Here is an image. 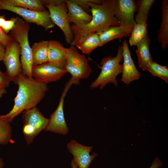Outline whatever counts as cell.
<instances>
[{
    "mask_svg": "<svg viewBox=\"0 0 168 168\" xmlns=\"http://www.w3.org/2000/svg\"><path fill=\"white\" fill-rule=\"evenodd\" d=\"M100 40L97 33H90L81 38L75 44L76 46L85 54H89L99 47Z\"/></svg>",
    "mask_w": 168,
    "mask_h": 168,
    "instance_id": "44dd1931",
    "label": "cell"
},
{
    "mask_svg": "<svg viewBox=\"0 0 168 168\" xmlns=\"http://www.w3.org/2000/svg\"><path fill=\"white\" fill-rule=\"evenodd\" d=\"M89 6L92 14L91 22L82 26H70L73 40L70 44L75 46L82 37L91 33H98L112 26L120 25L119 20L111 12L105 0H93Z\"/></svg>",
    "mask_w": 168,
    "mask_h": 168,
    "instance_id": "7a4b0ae2",
    "label": "cell"
},
{
    "mask_svg": "<svg viewBox=\"0 0 168 168\" xmlns=\"http://www.w3.org/2000/svg\"><path fill=\"white\" fill-rule=\"evenodd\" d=\"M12 136V128L10 123L2 119L0 115V145L8 144Z\"/></svg>",
    "mask_w": 168,
    "mask_h": 168,
    "instance_id": "d4e9b609",
    "label": "cell"
},
{
    "mask_svg": "<svg viewBox=\"0 0 168 168\" xmlns=\"http://www.w3.org/2000/svg\"><path fill=\"white\" fill-rule=\"evenodd\" d=\"M29 28L28 23L18 17L15 26L11 31L10 36L18 43L21 48L20 61L22 73L28 78H33L32 51L28 38Z\"/></svg>",
    "mask_w": 168,
    "mask_h": 168,
    "instance_id": "3957f363",
    "label": "cell"
},
{
    "mask_svg": "<svg viewBox=\"0 0 168 168\" xmlns=\"http://www.w3.org/2000/svg\"><path fill=\"white\" fill-rule=\"evenodd\" d=\"M5 49L6 47L0 43V61L3 60Z\"/></svg>",
    "mask_w": 168,
    "mask_h": 168,
    "instance_id": "1f68e13d",
    "label": "cell"
},
{
    "mask_svg": "<svg viewBox=\"0 0 168 168\" xmlns=\"http://www.w3.org/2000/svg\"><path fill=\"white\" fill-rule=\"evenodd\" d=\"M42 0L44 7L48 9L53 22L63 32L66 42L71 44L73 40V34L67 18L68 9L65 0Z\"/></svg>",
    "mask_w": 168,
    "mask_h": 168,
    "instance_id": "8992f818",
    "label": "cell"
},
{
    "mask_svg": "<svg viewBox=\"0 0 168 168\" xmlns=\"http://www.w3.org/2000/svg\"><path fill=\"white\" fill-rule=\"evenodd\" d=\"M49 41L42 40L35 43L31 47L33 66L48 61Z\"/></svg>",
    "mask_w": 168,
    "mask_h": 168,
    "instance_id": "ffe728a7",
    "label": "cell"
},
{
    "mask_svg": "<svg viewBox=\"0 0 168 168\" xmlns=\"http://www.w3.org/2000/svg\"><path fill=\"white\" fill-rule=\"evenodd\" d=\"M21 52L19 44L12 38L10 43L6 48L2 60L6 68L5 74L11 82H14L17 77L22 72L20 59Z\"/></svg>",
    "mask_w": 168,
    "mask_h": 168,
    "instance_id": "8fae6325",
    "label": "cell"
},
{
    "mask_svg": "<svg viewBox=\"0 0 168 168\" xmlns=\"http://www.w3.org/2000/svg\"><path fill=\"white\" fill-rule=\"evenodd\" d=\"M68 72L66 70L57 67L48 62L33 66L32 69L33 78L46 84L60 79Z\"/></svg>",
    "mask_w": 168,
    "mask_h": 168,
    "instance_id": "7c38bea8",
    "label": "cell"
},
{
    "mask_svg": "<svg viewBox=\"0 0 168 168\" xmlns=\"http://www.w3.org/2000/svg\"><path fill=\"white\" fill-rule=\"evenodd\" d=\"M22 119L23 135L28 145L31 143L35 137L44 130L49 121L36 107L24 111Z\"/></svg>",
    "mask_w": 168,
    "mask_h": 168,
    "instance_id": "5b68a950",
    "label": "cell"
},
{
    "mask_svg": "<svg viewBox=\"0 0 168 168\" xmlns=\"http://www.w3.org/2000/svg\"><path fill=\"white\" fill-rule=\"evenodd\" d=\"M122 46L124 62L122 64L123 74L121 81L128 85L131 82L138 80L141 75L131 58L128 44L126 40L123 41Z\"/></svg>",
    "mask_w": 168,
    "mask_h": 168,
    "instance_id": "5bb4252c",
    "label": "cell"
},
{
    "mask_svg": "<svg viewBox=\"0 0 168 168\" xmlns=\"http://www.w3.org/2000/svg\"><path fill=\"white\" fill-rule=\"evenodd\" d=\"M77 85L76 82L71 78L66 84L57 107L50 115L48 125L44 129L45 131L66 135L69 132V128L66 123L63 109L64 98L71 86Z\"/></svg>",
    "mask_w": 168,
    "mask_h": 168,
    "instance_id": "9c48e42d",
    "label": "cell"
},
{
    "mask_svg": "<svg viewBox=\"0 0 168 168\" xmlns=\"http://www.w3.org/2000/svg\"><path fill=\"white\" fill-rule=\"evenodd\" d=\"M134 25L111 26L100 32L97 33L99 35L101 47L113 39L128 36L131 35Z\"/></svg>",
    "mask_w": 168,
    "mask_h": 168,
    "instance_id": "e0dca14e",
    "label": "cell"
},
{
    "mask_svg": "<svg viewBox=\"0 0 168 168\" xmlns=\"http://www.w3.org/2000/svg\"><path fill=\"white\" fill-rule=\"evenodd\" d=\"M67 148L73 156V159L77 164L78 168H88L93 160L98 154L90 152L92 150V146H85L74 140H72L67 144Z\"/></svg>",
    "mask_w": 168,
    "mask_h": 168,
    "instance_id": "4fadbf2b",
    "label": "cell"
},
{
    "mask_svg": "<svg viewBox=\"0 0 168 168\" xmlns=\"http://www.w3.org/2000/svg\"><path fill=\"white\" fill-rule=\"evenodd\" d=\"M12 39V38L10 36L7 35L0 27V43L6 48Z\"/></svg>",
    "mask_w": 168,
    "mask_h": 168,
    "instance_id": "83f0119b",
    "label": "cell"
},
{
    "mask_svg": "<svg viewBox=\"0 0 168 168\" xmlns=\"http://www.w3.org/2000/svg\"><path fill=\"white\" fill-rule=\"evenodd\" d=\"M10 82L5 73H3L0 70V84L6 88L9 86Z\"/></svg>",
    "mask_w": 168,
    "mask_h": 168,
    "instance_id": "f546056e",
    "label": "cell"
},
{
    "mask_svg": "<svg viewBox=\"0 0 168 168\" xmlns=\"http://www.w3.org/2000/svg\"><path fill=\"white\" fill-rule=\"evenodd\" d=\"M0 3L32 10L44 11L46 10L42 0H0Z\"/></svg>",
    "mask_w": 168,
    "mask_h": 168,
    "instance_id": "7402d4cb",
    "label": "cell"
},
{
    "mask_svg": "<svg viewBox=\"0 0 168 168\" xmlns=\"http://www.w3.org/2000/svg\"><path fill=\"white\" fill-rule=\"evenodd\" d=\"M6 20L5 19L4 15H0V27H2Z\"/></svg>",
    "mask_w": 168,
    "mask_h": 168,
    "instance_id": "836d02e7",
    "label": "cell"
},
{
    "mask_svg": "<svg viewBox=\"0 0 168 168\" xmlns=\"http://www.w3.org/2000/svg\"><path fill=\"white\" fill-rule=\"evenodd\" d=\"M14 82L18 86L14 105L8 113L1 115L2 119L10 123L24 111L36 107L49 89L47 84L30 78L22 72Z\"/></svg>",
    "mask_w": 168,
    "mask_h": 168,
    "instance_id": "6da1fadb",
    "label": "cell"
},
{
    "mask_svg": "<svg viewBox=\"0 0 168 168\" xmlns=\"http://www.w3.org/2000/svg\"><path fill=\"white\" fill-rule=\"evenodd\" d=\"M123 60V48L119 46L116 56L112 57L110 56L102 58L100 64L101 72L98 77L90 85L91 89L99 87L103 89L106 85L113 83L116 86L118 85L116 79L117 76L122 73L123 64L120 63Z\"/></svg>",
    "mask_w": 168,
    "mask_h": 168,
    "instance_id": "277c9868",
    "label": "cell"
},
{
    "mask_svg": "<svg viewBox=\"0 0 168 168\" xmlns=\"http://www.w3.org/2000/svg\"></svg>",
    "mask_w": 168,
    "mask_h": 168,
    "instance_id": "8d00e7d4",
    "label": "cell"
},
{
    "mask_svg": "<svg viewBox=\"0 0 168 168\" xmlns=\"http://www.w3.org/2000/svg\"><path fill=\"white\" fill-rule=\"evenodd\" d=\"M147 22L136 23L134 25L129 38L130 46L136 45L144 37L147 35Z\"/></svg>",
    "mask_w": 168,
    "mask_h": 168,
    "instance_id": "cb8c5ba5",
    "label": "cell"
},
{
    "mask_svg": "<svg viewBox=\"0 0 168 168\" xmlns=\"http://www.w3.org/2000/svg\"><path fill=\"white\" fill-rule=\"evenodd\" d=\"M67 48L59 42L49 41L48 62L54 66L65 69L67 60Z\"/></svg>",
    "mask_w": 168,
    "mask_h": 168,
    "instance_id": "2e32d148",
    "label": "cell"
},
{
    "mask_svg": "<svg viewBox=\"0 0 168 168\" xmlns=\"http://www.w3.org/2000/svg\"><path fill=\"white\" fill-rule=\"evenodd\" d=\"M93 0H73L77 4L87 13L91 11V8L89 6L90 3Z\"/></svg>",
    "mask_w": 168,
    "mask_h": 168,
    "instance_id": "f1b7e54d",
    "label": "cell"
},
{
    "mask_svg": "<svg viewBox=\"0 0 168 168\" xmlns=\"http://www.w3.org/2000/svg\"><path fill=\"white\" fill-rule=\"evenodd\" d=\"M147 70L152 75L160 77L168 82V68L165 66L161 65L153 61L149 65Z\"/></svg>",
    "mask_w": 168,
    "mask_h": 168,
    "instance_id": "484cf974",
    "label": "cell"
},
{
    "mask_svg": "<svg viewBox=\"0 0 168 168\" xmlns=\"http://www.w3.org/2000/svg\"><path fill=\"white\" fill-rule=\"evenodd\" d=\"M65 69L72 75L77 84L80 79L88 78L92 72L88 59L79 53L74 46L67 48V60Z\"/></svg>",
    "mask_w": 168,
    "mask_h": 168,
    "instance_id": "52a82bcc",
    "label": "cell"
},
{
    "mask_svg": "<svg viewBox=\"0 0 168 168\" xmlns=\"http://www.w3.org/2000/svg\"><path fill=\"white\" fill-rule=\"evenodd\" d=\"M5 10L21 16L27 23H33L43 27L46 31L54 27L48 11L32 10L19 7H14L0 3V10Z\"/></svg>",
    "mask_w": 168,
    "mask_h": 168,
    "instance_id": "ba28073f",
    "label": "cell"
},
{
    "mask_svg": "<svg viewBox=\"0 0 168 168\" xmlns=\"http://www.w3.org/2000/svg\"><path fill=\"white\" fill-rule=\"evenodd\" d=\"M114 16L119 20L120 26L135 25L136 24L134 14L137 6L133 0H106Z\"/></svg>",
    "mask_w": 168,
    "mask_h": 168,
    "instance_id": "30bf717a",
    "label": "cell"
},
{
    "mask_svg": "<svg viewBox=\"0 0 168 168\" xmlns=\"http://www.w3.org/2000/svg\"><path fill=\"white\" fill-rule=\"evenodd\" d=\"M71 168H78V165L73 158L71 162Z\"/></svg>",
    "mask_w": 168,
    "mask_h": 168,
    "instance_id": "e575fe53",
    "label": "cell"
},
{
    "mask_svg": "<svg viewBox=\"0 0 168 168\" xmlns=\"http://www.w3.org/2000/svg\"><path fill=\"white\" fill-rule=\"evenodd\" d=\"M149 42L150 39L147 35L136 45L138 63L143 71L147 70L153 61L149 49Z\"/></svg>",
    "mask_w": 168,
    "mask_h": 168,
    "instance_id": "ac0fdd59",
    "label": "cell"
},
{
    "mask_svg": "<svg viewBox=\"0 0 168 168\" xmlns=\"http://www.w3.org/2000/svg\"><path fill=\"white\" fill-rule=\"evenodd\" d=\"M7 92L6 87L0 84V98L2 97L3 95L6 93Z\"/></svg>",
    "mask_w": 168,
    "mask_h": 168,
    "instance_id": "d6a6232c",
    "label": "cell"
},
{
    "mask_svg": "<svg viewBox=\"0 0 168 168\" xmlns=\"http://www.w3.org/2000/svg\"><path fill=\"white\" fill-rule=\"evenodd\" d=\"M4 165L3 160L0 157V168H3Z\"/></svg>",
    "mask_w": 168,
    "mask_h": 168,
    "instance_id": "d590c367",
    "label": "cell"
},
{
    "mask_svg": "<svg viewBox=\"0 0 168 168\" xmlns=\"http://www.w3.org/2000/svg\"><path fill=\"white\" fill-rule=\"evenodd\" d=\"M161 21L158 31L157 39L165 50L168 44V1H161Z\"/></svg>",
    "mask_w": 168,
    "mask_h": 168,
    "instance_id": "d6986e66",
    "label": "cell"
},
{
    "mask_svg": "<svg viewBox=\"0 0 168 168\" xmlns=\"http://www.w3.org/2000/svg\"><path fill=\"white\" fill-rule=\"evenodd\" d=\"M68 12L67 18L69 23L77 26H82L87 24L91 21V15L89 14L73 0H66Z\"/></svg>",
    "mask_w": 168,
    "mask_h": 168,
    "instance_id": "9a60e30c",
    "label": "cell"
},
{
    "mask_svg": "<svg viewBox=\"0 0 168 168\" xmlns=\"http://www.w3.org/2000/svg\"><path fill=\"white\" fill-rule=\"evenodd\" d=\"M163 165V163L161 160L157 156H156L149 168H158L161 167Z\"/></svg>",
    "mask_w": 168,
    "mask_h": 168,
    "instance_id": "4dcf8cb0",
    "label": "cell"
},
{
    "mask_svg": "<svg viewBox=\"0 0 168 168\" xmlns=\"http://www.w3.org/2000/svg\"><path fill=\"white\" fill-rule=\"evenodd\" d=\"M18 17L17 16L13 17L9 20H6L1 28L6 34L12 29L17 20Z\"/></svg>",
    "mask_w": 168,
    "mask_h": 168,
    "instance_id": "4316f807",
    "label": "cell"
},
{
    "mask_svg": "<svg viewBox=\"0 0 168 168\" xmlns=\"http://www.w3.org/2000/svg\"><path fill=\"white\" fill-rule=\"evenodd\" d=\"M155 0H138L136 2L138 7L137 14L135 16L136 23L147 22L150 9Z\"/></svg>",
    "mask_w": 168,
    "mask_h": 168,
    "instance_id": "603a6c76",
    "label": "cell"
}]
</instances>
